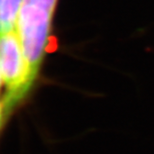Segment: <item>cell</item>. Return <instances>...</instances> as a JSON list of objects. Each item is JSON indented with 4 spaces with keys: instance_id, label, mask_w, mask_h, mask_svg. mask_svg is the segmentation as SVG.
Here are the masks:
<instances>
[{
    "instance_id": "6da1fadb",
    "label": "cell",
    "mask_w": 154,
    "mask_h": 154,
    "mask_svg": "<svg viewBox=\"0 0 154 154\" xmlns=\"http://www.w3.org/2000/svg\"><path fill=\"white\" fill-rule=\"evenodd\" d=\"M57 0H22L17 17V33L28 64L30 79H37L51 31Z\"/></svg>"
},
{
    "instance_id": "7a4b0ae2",
    "label": "cell",
    "mask_w": 154,
    "mask_h": 154,
    "mask_svg": "<svg viewBox=\"0 0 154 154\" xmlns=\"http://www.w3.org/2000/svg\"><path fill=\"white\" fill-rule=\"evenodd\" d=\"M0 76L6 89L3 104L7 117L33 86L16 29L0 33Z\"/></svg>"
},
{
    "instance_id": "3957f363",
    "label": "cell",
    "mask_w": 154,
    "mask_h": 154,
    "mask_svg": "<svg viewBox=\"0 0 154 154\" xmlns=\"http://www.w3.org/2000/svg\"><path fill=\"white\" fill-rule=\"evenodd\" d=\"M21 3L22 0H0V33L14 29Z\"/></svg>"
},
{
    "instance_id": "277c9868",
    "label": "cell",
    "mask_w": 154,
    "mask_h": 154,
    "mask_svg": "<svg viewBox=\"0 0 154 154\" xmlns=\"http://www.w3.org/2000/svg\"><path fill=\"white\" fill-rule=\"evenodd\" d=\"M5 117L6 115H5V110H4V104H3V101L2 102L0 101V129L2 128L3 121H4Z\"/></svg>"
},
{
    "instance_id": "5b68a950",
    "label": "cell",
    "mask_w": 154,
    "mask_h": 154,
    "mask_svg": "<svg viewBox=\"0 0 154 154\" xmlns=\"http://www.w3.org/2000/svg\"><path fill=\"white\" fill-rule=\"evenodd\" d=\"M1 82H2V80H1V76H0V84H1Z\"/></svg>"
}]
</instances>
